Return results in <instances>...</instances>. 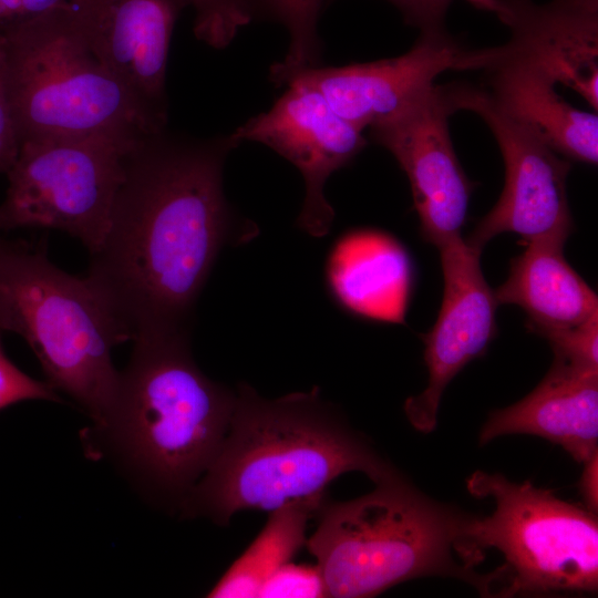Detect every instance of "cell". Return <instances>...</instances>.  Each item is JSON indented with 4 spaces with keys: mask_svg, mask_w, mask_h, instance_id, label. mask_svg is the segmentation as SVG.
Returning a JSON list of instances; mask_svg holds the SVG:
<instances>
[{
    "mask_svg": "<svg viewBox=\"0 0 598 598\" xmlns=\"http://www.w3.org/2000/svg\"><path fill=\"white\" fill-rule=\"evenodd\" d=\"M236 146L229 135L184 137L165 128L130 151L85 276L125 342L189 333L221 248L255 236V225L238 226L224 194V163Z\"/></svg>",
    "mask_w": 598,
    "mask_h": 598,
    "instance_id": "6da1fadb",
    "label": "cell"
},
{
    "mask_svg": "<svg viewBox=\"0 0 598 598\" xmlns=\"http://www.w3.org/2000/svg\"><path fill=\"white\" fill-rule=\"evenodd\" d=\"M348 472L374 484L401 475L319 389L266 399L241 383L223 444L179 514L225 526L241 511L270 513L326 496L330 483Z\"/></svg>",
    "mask_w": 598,
    "mask_h": 598,
    "instance_id": "7a4b0ae2",
    "label": "cell"
},
{
    "mask_svg": "<svg viewBox=\"0 0 598 598\" xmlns=\"http://www.w3.org/2000/svg\"><path fill=\"white\" fill-rule=\"evenodd\" d=\"M133 342L107 412L82 434L84 450L111 460L146 498L179 513L223 444L236 391L197 367L189 333Z\"/></svg>",
    "mask_w": 598,
    "mask_h": 598,
    "instance_id": "3957f363",
    "label": "cell"
},
{
    "mask_svg": "<svg viewBox=\"0 0 598 598\" xmlns=\"http://www.w3.org/2000/svg\"><path fill=\"white\" fill-rule=\"evenodd\" d=\"M463 515L400 475L350 501L326 497L305 546L317 560L327 597H374L429 576L455 577L482 594L485 575L458 557Z\"/></svg>",
    "mask_w": 598,
    "mask_h": 598,
    "instance_id": "277c9868",
    "label": "cell"
},
{
    "mask_svg": "<svg viewBox=\"0 0 598 598\" xmlns=\"http://www.w3.org/2000/svg\"><path fill=\"white\" fill-rule=\"evenodd\" d=\"M0 329L25 340L54 391L103 419L120 377L112 351L125 340L85 277L56 267L45 246L0 238Z\"/></svg>",
    "mask_w": 598,
    "mask_h": 598,
    "instance_id": "5b68a950",
    "label": "cell"
},
{
    "mask_svg": "<svg viewBox=\"0 0 598 598\" xmlns=\"http://www.w3.org/2000/svg\"><path fill=\"white\" fill-rule=\"evenodd\" d=\"M468 493L491 497L488 516L463 515L458 557L474 569L483 550L495 548L504 565L486 574L484 596L596 592L598 522L587 508L568 503L532 482L514 483L502 474L474 472Z\"/></svg>",
    "mask_w": 598,
    "mask_h": 598,
    "instance_id": "8992f818",
    "label": "cell"
},
{
    "mask_svg": "<svg viewBox=\"0 0 598 598\" xmlns=\"http://www.w3.org/2000/svg\"><path fill=\"white\" fill-rule=\"evenodd\" d=\"M20 144L93 133L163 131L85 44L66 7L3 33Z\"/></svg>",
    "mask_w": 598,
    "mask_h": 598,
    "instance_id": "52a82bcc",
    "label": "cell"
},
{
    "mask_svg": "<svg viewBox=\"0 0 598 598\" xmlns=\"http://www.w3.org/2000/svg\"><path fill=\"white\" fill-rule=\"evenodd\" d=\"M141 138L93 133L21 143L6 174L0 229L62 230L93 254L106 231L126 157Z\"/></svg>",
    "mask_w": 598,
    "mask_h": 598,
    "instance_id": "ba28073f",
    "label": "cell"
},
{
    "mask_svg": "<svg viewBox=\"0 0 598 598\" xmlns=\"http://www.w3.org/2000/svg\"><path fill=\"white\" fill-rule=\"evenodd\" d=\"M443 86L453 112L475 113L488 126L505 167L497 203L465 241L482 251L503 233H515L524 243L551 235L569 237L574 230L567 198L570 162L498 111L481 85L458 82Z\"/></svg>",
    "mask_w": 598,
    "mask_h": 598,
    "instance_id": "9c48e42d",
    "label": "cell"
},
{
    "mask_svg": "<svg viewBox=\"0 0 598 598\" xmlns=\"http://www.w3.org/2000/svg\"><path fill=\"white\" fill-rule=\"evenodd\" d=\"M501 53L471 48L446 29L420 32L405 53L367 63L315 65L290 74L318 91L330 107L360 130L378 125L417 100L446 71L485 70Z\"/></svg>",
    "mask_w": 598,
    "mask_h": 598,
    "instance_id": "30bf717a",
    "label": "cell"
},
{
    "mask_svg": "<svg viewBox=\"0 0 598 598\" xmlns=\"http://www.w3.org/2000/svg\"><path fill=\"white\" fill-rule=\"evenodd\" d=\"M453 110L444 86L434 84L391 118L370 127L405 173L422 238L440 248L462 236L476 183L465 174L448 128Z\"/></svg>",
    "mask_w": 598,
    "mask_h": 598,
    "instance_id": "8fae6325",
    "label": "cell"
},
{
    "mask_svg": "<svg viewBox=\"0 0 598 598\" xmlns=\"http://www.w3.org/2000/svg\"><path fill=\"white\" fill-rule=\"evenodd\" d=\"M262 112L229 134L236 145L261 143L292 163L301 173L306 196L299 228L321 238L330 231L334 212L324 197L329 176L350 164L365 147L363 131L339 116L322 95L298 80Z\"/></svg>",
    "mask_w": 598,
    "mask_h": 598,
    "instance_id": "7c38bea8",
    "label": "cell"
},
{
    "mask_svg": "<svg viewBox=\"0 0 598 598\" xmlns=\"http://www.w3.org/2000/svg\"><path fill=\"white\" fill-rule=\"evenodd\" d=\"M443 297L437 319L422 336L429 382L422 393L404 402V412L419 432L437 423L443 392L471 361L483 355L497 334L494 290L481 268V250L460 236L440 248Z\"/></svg>",
    "mask_w": 598,
    "mask_h": 598,
    "instance_id": "4fadbf2b",
    "label": "cell"
},
{
    "mask_svg": "<svg viewBox=\"0 0 598 598\" xmlns=\"http://www.w3.org/2000/svg\"><path fill=\"white\" fill-rule=\"evenodd\" d=\"M183 0H70L89 50L156 122L167 124L166 70Z\"/></svg>",
    "mask_w": 598,
    "mask_h": 598,
    "instance_id": "5bb4252c",
    "label": "cell"
},
{
    "mask_svg": "<svg viewBox=\"0 0 598 598\" xmlns=\"http://www.w3.org/2000/svg\"><path fill=\"white\" fill-rule=\"evenodd\" d=\"M511 32L506 47L598 109V0H466Z\"/></svg>",
    "mask_w": 598,
    "mask_h": 598,
    "instance_id": "9a60e30c",
    "label": "cell"
},
{
    "mask_svg": "<svg viewBox=\"0 0 598 598\" xmlns=\"http://www.w3.org/2000/svg\"><path fill=\"white\" fill-rule=\"evenodd\" d=\"M511 434L544 437L578 463L597 454L598 368L554 355L547 374L528 395L489 413L478 443Z\"/></svg>",
    "mask_w": 598,
    "mask_h": 598,
    "instance_id": "2e32d148",
    "label": "cell"
},
{
    "mask_svg": "<svg viewBox=\"0 0 598 598\" xmlns=\"http://www.w3.org/2000/svg\"><path fill=\"white\" fill-rule=\"evenodd\" d=\"M483 71L481 87L498 111L566 159L597 164L596 112L568 103L545 70L513 53L504 43L501 56Z\"/></svg>",
    "mask_w": 598,
    "mask_h": 598,
    "instance_id": "e0dca14e",
    "label": "cell"
},
{
    "mask_svg": "<svg viewBox=\"0 0 598 598\" xmlns=\"http://www.w3.org/2000/svg\"><path fill=\"white\" fill-rule=\"evenodd\" d=\"M336 301L354 316L405 324L413 267L403 245L378 229H357L332 248L326 268Z\"/></svg>",
    "mask_w": 598,
    "mask_h": 598,
    "instance_id": "ac0fdd59",
    "label": "cell"
},
{
    "mask_svg": "<svg viewBox=\"0 0 598 598\" xmlns=\"http://www.w3.org/2000/svg\"><path fill=\"white\" fill-rule=\"evenodd\" d=\"M567 239L551 235L525 243V250L511 260L506 280L494 290L498 306L522 308L526 328L543 338L598 315L596 292L564 256Z\"/></svg>",
    "mask_w": 598,
    "mask_h": 598,
    "instance_id": "d6986e66",
    "label": "cell"
},
{
    "mask_svg": "<svg viewBox=\"0 0 598 598\" xmlns=\"http://www.w3.org/2000/svg\"><path fill=\"white\" fill-rule=\"evenodd\" d=\"M327 497L295 501L269 513L264 528L208 591L212 598L258 597L265 581L305 546L307 526Z\"/></svg>",
    "mask_w": 598,
    "mask_h": 598,
    "instance_id": "ffe728a7",
    "label": "cell"
},
{
    "mask_svg": "<svg viewBox=\"0 0 598 598\" xmlns=\"http://www.w3.org/2000/svg\"><path fill=\"white\" fill-rule=\"evenodd\" d=\"M324 0H257V16L281 23L289 34L285 59L270 68V79L283 85L293 72L319 65L318 19Z\"/></svg>",
    "mask_w": 598,
    "mask_h": 598,
    "instance_id": "44dd1931",
    "label": "cell"
},
{
    "mask_svg": "<svg viewBox=\"0 0 598 598\" xmlns=\"http://www.w3.org/2000/svg\"><path fill=\"white\" fill-rule=\"evenodd\" d=\"M195 12V37L214 49L231 43L257 16V0H183Z\"/></svg>",
    "mask_w": 598,
    "mask_h": 598,
    "instance_id": "7402d4cb",
    "label": "cell"
},
{
    "mask_svg": "<svg viewBox=\"0 0 598 598\" xmlns=\"http://www.w3.org/2000/svg\"><path fill=\"white\" fill-rule=\"evenodd\" d=\"M261 598H322L326 585L317 565L291 561L278 568L262 585Z\"/></svg>",
    "mask_w": 598,
    "mask_h": 598,
    "instance_id": "603a6c76",
    "label": "cell"
},
{
    "mask_svg": "<svg viewBox=\"0 0 598 598\" xmlns=\"http://www.w3.org/2000/svg\"><path fill=\"white\" fill-rule=\"evenodd\" d=\"M545 339L554 355L584 367L598 368V315L575 328L549 333Z\"/></svg>",
    "mask_w": 598,
    "mask_h": 598,
    "instance_id": "cb8c5ba5",
    "label": "cell"
},
{
    "mask_svg": "<svg viewBox=\"0 0 598 598\" xmlns=\"http://www.w3.org/2000/svg\"><path fill=\"white\" fill-rule=\"evenodd\" d=\"M29 400L61 401L45 381L35 380L17 368L4 354L0 341V411Z\"/></svg>",
    "mask_w": 598,
    "mask_h": 598,
    "instance_id": "d4e9b609",
    "label": "cell"
},
{
    "mask_svg": "<svg viewBox=\"0 0 598 598\" xmlns=\"http://www.w3.org/2000/svg\"><path fill=\"white\" fill-rule=\"evenodd\" d=\"M20 148L14 123L7 69L6 38L0 32V174H7Z\"/></svg>",
    "mask_w": 598,
    "mask_h": 598,
    "instance_id": "484cf974",
    "label": "cell"
},
{
    "mask_svg": "<svg viewBox=\"0 0 598 598\" xmlns=\"http://www.w3.org/2000/svg\"><path fill=\"white\" fill-rule=\"evenodd\" d=\"M402 14L404 21L420 32L445 29L444 20L454 0H386Z\"/></svg>",
    "mask_w": 598,
    "mask_h": 598,
    "instance_id": "4316f807",
    "label": "cell"
},
{
    "mask_svg": "<svg viewBox=\"0 0 598 598\" xmlns=\"http://www.w3.org/2000/svg\"><path fill=\"white\" fill-rule=\"evenodd\" d=\"M70 0H0V32L7 33L50 12L64 8Z\"/></svg>",
    "mask_w": 598,
    "mask_h": 598,
    "instance_id": "83f0119b",
    "label": "cell"
},
{
    "mask_svg": "<svg viewBox=\"0 0 598 598\" xmlns=\"http://www.w3.org/2000/svg\"><path fill=\"white\" fill-rule=\"evenodd\" d=\"M579 481V492L585 501L586 508L597 514L598 508V453L586 461Z\"/></svg>",
    "mask_w": 598,
    "mask_h": 598,
    "instance_id": "f1b7e54d",
    "label": "cell"
}]
</instances>
